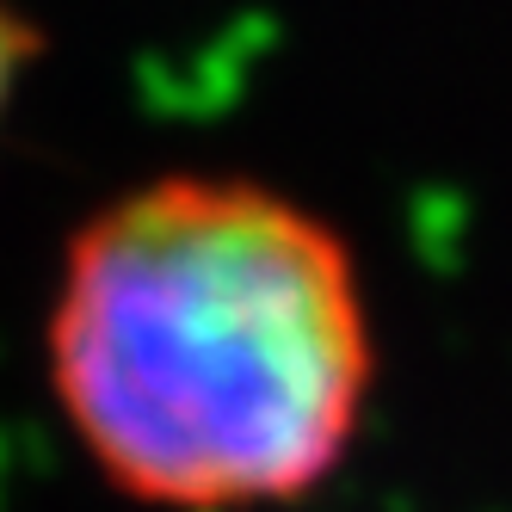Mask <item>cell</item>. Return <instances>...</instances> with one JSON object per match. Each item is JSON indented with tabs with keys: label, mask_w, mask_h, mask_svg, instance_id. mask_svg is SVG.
<instances>
[{
	"label": "cell",
	"mask_w": 512,
	"mask_h": 512,
	"mask_svg": "<svg viewBox=\"0 0 512 512\" xmlns=\"http://www.w3.org/2000/svg\"><path fill=\"white\" fill-rule=\"evenodd\" d=\"M38 62H44V25L31 19L19 0H0V130H7V118H13V105H19Z\"/></svg>",
	"instance_id": "obj_2"
},
{
	"label": "cell",
	"mask_w": 512,
	"mask_h": 512,
	"mask_svg": "<svg viewBox=\"0 0 512 512\" xmlns=\"http://www.w3.org/2000/svg\"><path fill=\"white\" fill-rule=\"evenodd\" d=\"M44 395L142 512H290L346 475L383 383L352 235L235 167H167L62 235Z\"/></svg>",
	"instance_id": "obj_1"
}]
</instances>
